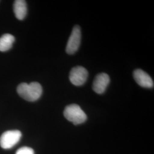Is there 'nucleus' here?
Masks as SVG:
<instances>
[{
	"label": "nucleus",
	"mask_w": 154,
	"mask_h": 154,
	"mask_svg": "<svg viewBox=\"0 0 154 154\" xmlns=\"http://www.w3.org/2000/svg\"><path fill=\"white\" fill-rule=\"evenodd\" d=\"M17 91L23 99L29 102H34L41 97L42 88L39 83L36 82L29 84L22 83L18 86Z\"/></svg>",
	"instance_id": "f257e3e1"
},
{
	"label": "nucleus",
	"mask_w": 154,
	"mask_h": 154,
	"mask_svg": "<svg viewBox=\"0 0 154 154\" xmlns=\"http://www.w3.org/2000/svg\"><path fill=\"white\" fill-rule=\"evenodd\" d=\"M64 116L69 121L77 125L84 123L87 120V116L81 107L76 104L66 106L63 112Z\"/></svg>",
	"instance_id": "f03ea898"
},
{
	"label": "nucleus",
	"mask_w": 154,
	"mask_h": 154,
	"mask_svg": "<svg viewBox=\"0 0 154 154\" xmlns=\"http://www.w3.org/2000/svg\"><path fill=\"white\" fill-rule=\"evenodd\" d=\"M22 137L19 130H9L4 132L0 137V146L3 149H11L18 143Z\"/></svg>",
	"instance_id": "7ed1b4c3"
},
{
	"label": "nucleus",
	"mask_w": 154,
	"mask_h": 154,
	"mask_svg": "<svg viewBox=\"0 0 154 154\" xmlns=\"http://www.w3.org/2000/svg\"><path fill=\"white\" fill-rule=\"evenodd\" d=\"M81 40V28L76 25L72 30L71 35L66 45V53L69 54H74L79 49Z\"/></svg>",
	"instance_id": "20e7f679"
},
{
	"label": "nucleus",
	"mask_w": 154,
	"mask_h": 154,
	"mask_svg": "<svg viewBox=\"0 0 154 154\" xmlns=\"http://www.w3.org/2000/svg\"><path fill=\"white\" fill-rule=\"evenodd\" d=\"M88 77V70L82 66H77L73 67L70 72L69 79L72 85L82 86L86 82Z\"/></svg>",
	"instance_id": "39448f33"
},
{
	"label": "nucleus",
	"mask_w": 154,
	"mask_h": 154,
	"mask_svg": "<svg viewBox=\"0 0 154 154\" xmlns=\"http://www.w3.org/2000/svg\"><path fill=\"white\" fill-rule=\"evenodd\" d=\"M133 77L139 86L145 88L154 87V81L149 74L141 69H137L133 72Z\"/></svg>",
	"instance_id": "423d86ee"
},
{
	"label": "nucleus",
	"mask_w": 154,
	"mask_h": 154,
	"mask_svg": "<svg viewBox=\"0 0 154 154\" xmlns=\"http://www.w3.org/2000/svg\"><path fill=\"white\" fill-rule=\"evenodd\" d=\"M110 77L106 73L98 74L94 79L93 89L96 93L101 94L105 93L110 83Z\"/></svg>",
	"instance_id": "0eeeda50"
},
{
	"label": "nucleus",
	"mask_w": 154,
	"mask_h": 154,
	"mask_svg": "<svg viewBox=\"0 0 154 154\" xmlns=\"http://www.w3.org/2000/svg\"><path fill=\"white\" fill-rule=\"evenodd\" d=\"M13 11L16 17L19 20H23L27 14V4L24 0H16L13 4Z\"/></svg>",
	"instance_id": "6e6552de"
},
{
	"label": "nucleus",
	"mask_w": 154,
	"mask_h": 154,
	"mask_svg": "<svg viewBox=\"0 0 154 154\" xmlns=\"http://www.w3.org/2000/svg\"><path fill=\"white\" fill-rule=\"evenodd\" d=\"M15 41L14 37L11 34H5L0 37V51L5 52L11 49Z\"/></svg>",
	"instance_id": "1a4fd4ad"
},
{
	"label": "nucleus",
	"mask_w": 154,
	"mask_h": 154,
	"mask_svg": "<svg viewBox=\"0 0 154 154\" xmlns=\"http://www.w3.org/2000/svg\"><path fill=\"white\" fill-rule=\"evenodd\" d=\"M16 154H34V151L30 147H22L17 151Z\"/></svg>",
	"instance_id": "9d476101"
}]
</instances>
